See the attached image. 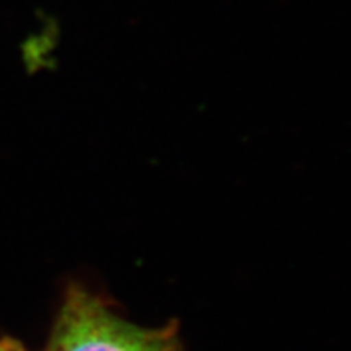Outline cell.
Instances as JSON below:
<instances>
[{
    "instance_id": "obj_1",
    "label": "cell",
    "mask_w": 351,
    "mask_h": 351,
    "mask_svg": "<svg viewBox=\"0 0 351 351\" xmlns=\"http://www.w3.org/2000/svg\"><path fill=\"white\" fill-rule=\"evenodd\" d=\"M47 351H187L178 327H142L82 287L69 288Z\"/></svg>"
},
{
    "instance_id": "obj_2",
    "label": "cell",
    "mask_w": 351,
    "mask_h": 351,
    "mask_svg": "<svg viewBox=\"0 0 351 351\" xmlns=\"http://www.w3.org/2000/svg\"><path fill=\"white\" fill-rule=\"evenodd\" d=\"M0 351H26V350L16 340L0 339Z\"/></svg>"
}]
</instances>
